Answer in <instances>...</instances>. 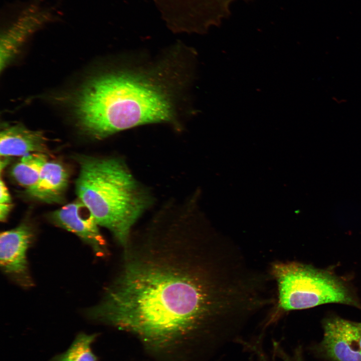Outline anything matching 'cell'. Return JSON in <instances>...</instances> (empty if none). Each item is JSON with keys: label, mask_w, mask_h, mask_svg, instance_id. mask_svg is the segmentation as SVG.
<instances>
[{"label": "cell", "mask_w": 361, "mask_h": 361, "mask_svg": "<svg viewBox=\"0 0 361 361\" xmlns=\"http://www.w3.org/2000/svg\"><path fill=\"white\" fill-rule=\"evenodd\" d=\"M182 236L124 247L120 271L91 319L133 333L156 350L179 346L219 323L255 310L251 270L228 245Z\"/></svg>", "instance_id": "cell-1"}, {"label": "cell", "mask_w": 361, "mask_h": 361, "mask_svg": "<svg viewBox=\"0 0 361 361\" xmlns=\"http://www.w3.org/2000/svg\"><path fill=\"white\" fill-rule=\"evenodd\" d=\"M163 68L124 66L90 80L75 103L81 129L101 139L141 125L174 121L173 85Z\"/></svg>", "instance_id": "cell-2"}, {"label": "cell", "mask_w": 361, "mask_h": 361, "mask_svg": "<svg viewBox=\"0 0 361 361\" xmlns=\"http://www.w3.org/2000/svg\"><path fill=\"white\" fill-rule=\"evenodd\" d=\"M78 160V199L98 226L108 229L125 246L132 226L150 204V197L121 161L89 156H80Z\"/></svg>", "instance_id": "cell-3"}, {"label": "cell", "mask_w": 361, "mask_h": 361, "mask_svg": "<svg viewBox=\"0 0 361 361\" xmlns=\"http://www.w3.org/2000/svg\"><path fill=\"white\" fill-rule=\"evenodd\" d=\"M270 273L278 289V308L284 311L327 303L359 304L339 277L328 270L296 262H276Z\"/></svg>", "instance_id": "cell-4"}, {"label": "cell", "mask_w": 361, "mask_h": 361, "mask_svg": "<svg viewBox=\"0 0 361 361\" xmlns=\"http://www.w3.org/2000/svg\"><path fill=\"white\" fill-rule=\"evenodd\" d=\"M321 340L312 348L328 361H361V346L356 322L338 316L325 318Z\"/></svg>", "instance_id": "cell-5"}, {"label": "cell", "mask_w": 361, "mask_h": 361, "mask_svg": "<svg viewBox=\"0 0 361 361\" xmlns=\"http://www.w3.org/2000/svg\"><path fill=\"white\" fill-rule=\"evenodd\" d=\"M33 237L31 227L23 223L2 232L0 236V264L4 273L24 287L32 285L27 254Z\"/></svg>", "instance_id": "cell-6"}, {"label": "cell", "mask_w": 361, "mask_h": 361, "mask_svg": "<svg viewBox=\"0 0 361 361\" xmlns=\"http://www.w3.org/2000/svg\"><path fill=\"white\" fill-rule=\"evenodd\" d=\"M50 217L55 225L74 233L87 244L96 255L105 254V241L98 225L89 209L79 199L53 212Z\"/></svg>", "instance_id": "cell-7"}, {"label": "cell", "mask_w": 361, "mask_h": 361, "mask_svg": "<svg viewBox=\"0 0 361 361\" xmlns=\"http://www.w3.org/2000/svg\"><path fill=\"white\" fill-rule=\"evenodd\" d=\"M172 11L188 21L210 28L218 26L230 13L236 0H162Z\"/></svg>", "instance_id": "cell-8"}, {"label": "cell", "mask_w": 361, "mask_h": 361, "mask_svg": "<svg viewBox=\"0 0 361 361\" xmlns=\"http://www.w3.org/2000/svg\"><path fill=\"white\" fill-rule=\"evenodd\" d=\"M52 15L36 7L24 12L1 38V68L31 34L51 20Z\"/></svg>", "instance_id": "cell-9"}, {"label": "cell", "mask_w": 361, "mask_h": 361, "mask_svg": "<svg viewBox=\"0 0 361 361\" xmlns=\"http://www.w3.org/2000/svg\"><path fill=\"white\" fill-rule=\"evenodd\" d=\"M40 152L49 153L48 139L43 132L18 124L4 128L0 134L1 157L23 156Z\"/></svg>", "instance_id": "cell-10"}, {"label": "cell", "mask_w": 361, "mask_h": 361, "mask_svg": "<svg viewBox=\"0 0 361 361\" xmlns=\"http://www.w3.org/2000/svg\"><path fill=\"white\" fill-rule=\"evenodd\" d=\"M68 181V173L63 165L48 160L36 183L26 192L33 198L44 203H60L63 199Z\"/></svg>", "instance_id": "cell-11"}, {"label": "cell", "mask_w": 361, "mask_h": 361, "mask_svg": "<svg viewBox=\"0 0 361 361\" xmlns=\"http://www.w3.org/2000/svg\"><path fill=\"white\" fill-rule=\"evenodd\" d=\"M48 155L40 152L23 155L13 167L11 174L21 186L28 190L37 182L44 165L48 161Z\"/></svg>", "instance_id": "cell-12"}, {"label": "cell", "mask_w": 361, "mask_h": 361, "mask_svg": "<svg viewBox=\"0 0 361 361\" xmlns=\"http://www.w3.org/2000/svg\"><path fill=\"white\" fill-rule=\"evenodd\" d=\"M97 334L79 333L65 352L57 354L51 361H98L91 345Z\"/></svg>", "instance_id": "cell-13"}, {"label": "cell", "mask_w": 361, "mask_h": 361, "mask_svg": "<svg viewBox=\"0 0 361 361\" xmlns=\"http://www.w3.org/2000/svg\"><path fill=\"white\" fill-rule=\"evenodd\" d=\"M12 202L10 194L2 179L0 183V220L5 221L12 209Z\"/></svg>", "instance_id": "cell-14"}, {"label": "cell", "mask_w": 361, "mask_h": 361, "mask_svg": "<svg viewBox=\"0 0 361 361\" xmlns=\"http://www.w3.org/2000/svg\"><path fill=\"white\" fill-rule=\"evenodd\" d=\"M273 345L274 353L282 361H303L300 346L296 348L292 354H288L278 342H274Z\"/></svg>", "instance_id": "cell-15"}, {"label": "cell", "mask_w": 361, "mask_h": 361, "mask_svg": "<svg viewBox=\"0 0 361 361\" xmlns=\"http://www.w3.org/2000/svg\"><path fill=\"white\" fill-rule=\"evenodd\" d=\"M3 160H1V171H2V169L4 168L8 164V158H6V157H4Z\"/></svg>", "instance_id": "cell-16"}, {"label": "cell", "mask_w": 361, "mask_h": 361, "mask_svg": "<svg viewBox=\"0 0 361 361\" xmlns=\"http://www.w3.org/2000/svg\"><path fill=\"white\" fill-rule=\"evenodd\" d=\"M356 325L358 330L359 340L361 346V322H356Z\"/></svg>", "instance_id": "cell-17"}, {"label": "cell", "mask_w": 361, "mask_h": 361, "mask_svg": "<svg viewBox=\"0 0 361 361\" xmlns=\"http://www.w3.org/2000/svg\"><path fill=\"white\" fill-rule=\"evenodd\" d=\"M260 361H267V360H266V358L264 357H262V358H261L260 359Z\"/></svg>", "instance_id": "cell-18"}]
</instances>
